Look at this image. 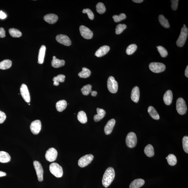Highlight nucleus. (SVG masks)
<instances>
[{"label":"nucleus","instance_id":"nucleus-33","mask_svg":"<svg viewBox=\"0 0 188 188\" xmlns=\"http://www.w3.org/2000/svg\"><path fill=\"white\" fill-rule=\"evenodd\" d=\"M168 164L171 166L175 165L177 163V158L174 155L170 154L168 155L167 157Z\"/></svg>","mask_w":188,"mask_h":188},{"label":"nucleus","instance_id":"nucleus-16","mask_svg":"<svg viewBox=\"0 0 188 188\" xmlns=\"http://www.w3.org/2000/svg\"><path fill=\"white\" fill-rule=\"evenodd\" d=\"M140 97V91L139 87L136 86L133 87L132 90L131 98V100L135 103L139 101Z\"/></svg>","mask_w":188,"mask_h":188},{"label":"nucleus","instance_id":"nucleus-5","mask_svg":"<svg viewBox=\"0 0 188 188\" xmlns=\"http://www.w3.org/2000/svg\"><path fill=\"white\" fill-rule=\"evenodd\" d=\"M150 70L154 73H160L166 70V66L159 62H151L149 66Z\"/></svg>","mask_w":188,"mask_h":188},{"label":"nucleus","instance_id":"nucleus-13","mask_svg":"<svg viewBox=\"0 0 188 188\" xmlns=\"http://www.w3.org/2000/svg\"><path fill=\"white\" fill-rule=\"evenodd\" d=\"M80 31L82 37L86 39H91L93 37V32L85 26H81L80 27Z\"/></svg>","mask_w":188,"mask_h":188},{"label":"nucleus","instance_id":"nucleus-7","mask_svg":"<svg viewBox=\"0 0 188 188\" xmlns=\"http://www.w3.org/2000/svg\"><path fill=\"white\" fill-rule=\"evenodd\" d=\"M108 88L109 91L112 93H115L118 91V83L113 76H110L108 79Z\"/></svg>","mask_w":188,"mask_h":188},{"label":"nucleus","instance_id":"nucleus-27","mask_svg":"<svg viewBox=\"0 0 188 188\" xmlns=\"http://www.w3.org/2000/svg\"><path fill=\"white\" fill-rule=\"evenodd\" d=\"M144 153L148 157H151L154 155V149L151 144H148L146 146L144 149Z\"/></svg>","mask_w":188,"mask_h":188},{"label":"nucleus","instance_id":"nucleus-47","mask_svg":"<svg viewBox=\"0 0 188 188\" xmlns=\"http://www.w3.org/2000/svg\"><path fill=\"white\" fill-rule=\"evenodd\" d=\"M6 174L5 172L0 171V177H3V176H6Z\"/></svg>","mask_w":188,"mask_h":188},{"label":"nucleus","instance_id":"nucleus-51","mask_svg":"<svg viewBox=\"0 0 188 188\" xmlns=\"http://www.w3.org/2000/svg\"><path fill=\"white\" fill-rule=\"evenodd\" d=\"M183 26H184V27H185V26H186L185 24H184Z\"/></svg>","mask_w":188,"mask_h":188},{"label":"nucleus","instance_id":"nucleus-17","mask_svg":"<svg viewBox=\"0 0 188 188\" xmlns=\"http://www.w3.org/2000/svg\"><path fill=\"white\" fill-rule=\"evenodd\" d=\"M58 16L53 14H49L46 15L44 17V20L46 22L50 24H55L58 20Z\"/></svg>","mask_w":188,"mask_h":188},{"label":"nucleus","instance_id":"nucleus-4","mask_svg":"<svg viewBox=\"0 0 188 188\" xmlns=\"http://www.w3.org/2000/svg\"><path fill=\"white\" fill-rule=\"evenodd\" d=\"M176 110L179 114L183 115L185 114L187 110L185 101L182 98H179L176 102Z\"/></svg>","mask_w":188,"mask_h":188},{"label":"nucleus","instance_id":"nucleus-46","mask_svg":"<svg viewBox=\"0 0 188 188\" xmlns=\"http://www.w3.org/2000/svg\"><path fill=\"white\" fill-rule=\"evenodd\" d=\"M7 17V16L2 11H0V18L1 19H4Z\"/></svg>","mask_w":188,"mask_h":188},{"label":"nucleus","instance_id":"nucleus-11","mask_svg":"<svg viewBox=\"0 0 188 188\" xmlns=\"http://www.w3.org/2000/svg\"><path fill=\"white\" fill-rule=\"evenodd\" d=\"M20 91L21 96L24 101L27 103H29L30 101V95L28 87L25 84H23L21 85Z\"/></svg>","mask_w":188,"mask_h":188},{"label":"nucleus","instance_id":"nucleus-32","mask_svg":"<svg viewBox=\"0 0 188 188\" xmlns=\"http://www.w3.org/2000/svg\"><path fill=\"white\" fill-rule=\"evenodd\" d=\"M65 76L62 74H60L57 76L54 77L53 80L54 81L53 85L55 86H58L59 82H63L65 80Z\"/></svg>","mask_w":188,"mask_h":188},{"label":"nucleus","instance_id":"nucleus-23","mask_svg":"<svg viewBox=\"0 0 188 188\" xmlns=\"http://www.w3.org/2000/svg\"><path fill=\"white\" fill-rule=\"evenodd\" d=\"M11 159V156L7 153L4 151H0V162H9L10 161Z\"/></svg>","mask_w":188,"mask_h":188},{"label":"nucleus","instance_id":"nucleus-9","mask_svg":"<svg viewBox=\"0 0 188 188\" xmlns=\"http://www.w3.org/2000/svg\"><path fill=\"white\" fill-rule=\"evenodd\" d=\"M33 164L37 175L38 179L39 181H42L43 180L44 171L42 165L39 162L37 161H34Z\"/></svg>","mask_w":188,"mask_h":188},{"label":"nucleus","instance_id":"nucleus-12","mask_svg":"<svg viewBox=\"0 0 188 188\" xmlns=\"http://www.w3.org/2000/svg\"><path fill=\"white\" fill-rule=\"evenodd\" d=\"M42 127L41 121L39 120H36L31 123L30 129L31 132L34 135H37L40 132Z\"/></svg>","mask_w":188,"mask_h":188},{"label":"nucleus","instance_id":"nucleus-37","mask_svg":"<svg viewBox=\"0 0 188 188\" xmlns=\"http://www.w3.org/2000/svg\"><path fill=\"white\" fill-rule=\"evenodd\" d=\"M96 10L100 14H104L106 10L104 5L102 3H99L96 5Z\"/></svg>","mask_w":188,"mask_h":188},{"label":"nucleus","instance_id":"nucleus-15","mask_svg":"<svg viewBox=\"0 0 188 188\" xmlns=\"http://www.w3.org/2000/svg\"><path fill=\"white\" fill-rule=\"evenodd\" d=\"M115 122L116 121L114 119H112L108 122L104 128V131L105 134L108 135L112 133Z\"/></svg>","mask_w":188,"mask_h":188},{"label":"nucleus","instance_id":"nucleus-36","mask_svg":"<svg viewBox=\"0 0 188 188\" xmlns=\"http://www.w3.org/2000/svg\"><path fill=\"white\" fill-rule=\"evenodd\" d=\"M137 48V47L136 44H131L127 48L126 51V54L128 55H131L136 50Z\"/></svg>","mask_w":188,"mask_h":188},{"label":"nucleus","instance_id":"nucleus-50","mask_svg":"<svg viewBox=\"0 0 188 188\" xmlns=\"http://www.w3.org/2000/svg\"><path fill=\"white\" fill-rule=\"evenodd\" d=\"M133 1L135 3H139L143 2V0H133Z\"/></svg>","mask_w":188,"mask_h":188},{"label":"nucleus","instance_id":"nucleus-45","mask_svg":"<svg viewBox=\"0 0 188 188\" xmlns=\"http://www.w3.org/2000/svg\"><path fill=\"white\" fill-rule=\"evenodd\" d=\"M5 31L4 28H0V37L4 38L5 37Z\"/></svg>","mask_w":188,"mask_h":188},{"label":"nucleus","instance_id":"nucleus-49","mask_svg":"<svg viewBox=\"0 0 188 188\" xmlns=\"http://www.w3.org/2000/svg\"><path fill=\"white\" fill-rule=\"evenodd\" d=\"M97 94V92L96 91H92L91 93V95L92 96L95 97L96 96Z\"/></svg>","mask_w":188,"mask_h":188},{"label":"nucleus","instance_id":"nucleus-30","mask_svg":"<svg viewBox=\"0 0 188 188\" xmlns=\"http://www.w3.org/2000/svg\"><path fill=\"white\" fill-rule=\"evenodd\" d=\"M77 119L81 123L85 124L87 121L86 114L85 112L81 111L78 112L77 115Z\"/></svg>","mask_w":188,"mask_h":188},{"label":"nucleus","instance_id":"nucleus-43","mask_svg":"<svg viewBox=\"0 0 188 188\" xmlns=\"http://www.w3.org/2000/svg\"><path fill=\"white\" fill-rule=\"evenodd\" d=\"M179 1L178 0H172L171 1V2L172 3L171 7L173 10L176 11L177 9Z\"/></svg>","mask_w":188,"mask_h":188},{"label":"nucleus","instance_id":"nucleus-29","mask_svg":"<svg viewBox=\"0 0 188 188\" xmlns=\"http://www.w3.org/2000/svg\"><path fill=\"white\" fill-rule=\"evenodd\" d=\"M91 74V72L89 69L83 67L82 68V71L78 73V75L80 78H87L90 76Z\"/></svg>","mask_w":188,"mask_h":188},{"label":"nucleus","instance_id":"nucleus-28","mask_svg":"<svg viewBox=\"0 0 188 188\" xmlns=\"http://www.w3.org/2000/svg\"><path fill=\"white\" fill-rule=\"evenodd\" d=\"M12 62L9 60H5L0 62V69L6 70L9 69L11 67Z\"/></svg>","mask_w":188,"mask_h":188},{"label":"nucleus","instance_id":"nucleus-21","mask_svg":"<svg viewBox=\"0 0 188 188\" xmlns=\"http://www.w3.org/2000/svg\"><path fill=\"white\" fill-rule=\"evenodd\" d=\"M97 114L94 116V120L95 122L100 121L105 116V112L103 109L97 108Z\"/></svg>","mask_w":188,"mask_h":188},{"label":"nucleus","instance_id":"nucleus-22","mask_svg":"<svg viewBox=\"0 0 188 188\" xmlns=\"http://www.w3.org/2000/svg\"><path fill=\"white\" fill-rule=\"evenodd\" d=\"M145 181L142 179H138L135 180L130 184V188H139L144 184Z\"/></svg>","mask_w":188,"mask_h":188},{"label":"nucleus","instance_id":"nucleus-52","mask_svg":"<svg viewBox=\"0 0 188 188\" xmlns=\"http://www.w3.org/2000/svg\"><path fill=\"white\" fill-rule=\"evenodd\" d=\"M166 159L167 160V157H166Z\"/></svg>","mask_w":188,"mask_h":188},{"label":"nucleus","instance_id":"nucleus-40","mask_svg":"<svg viewBox=\"0 0 188 188\" xmlns=\"http://www.w3.org/2000/svg\"><path fill=\"white\" fill-rule=\"evenodd\" d=\"M126 16L124 14H121L119 16L114 15L113 18L115 22H118L126 19Z\"/></svg>","mask_w":188,"mask_h":188},{"label":"nucleus","instance_id":"nucleus-39","mask_svg":"<svg viewBox=\"0 0 188 188\" xmlns=\"http://www.w3.org/2000/svg\"><path fill=\"white\" fill-rule=\"evenodd\" d=\"M126 25L124 24H118L115 29V30H116L115 33L117 34H121L122 32H123L124 30L126 28Z\"/></svg>","mask_w":188,"mask_h":188},{"label":"nucleus","instance_id":"nucleus-26","mask_svg":"<svg viewBox=\"0 0 188 188\" xmlns=\"http://www.w3.org/2000/svg\"><path fill=\"white\" fill-rule=\"evenodd\" d=\"M148 113L150 116L154 120H158L159 119V114L155 108L153 106H150L148 107Z\"/></svg>","mask_w":188,"mask_h":188},{"label":"nucleus","instance_id":"nucleus-42","mask_svg":"<svg viewBox=\"0 0 188 188\" xmlns=\"http://www.w3.org/2000/svg\"><path fill=\"white\" fill-rule=\"evenodd\" d=\"M83 14H86L88 16V17L91 20H93L94 19V15L91 10L89 9H85L82 11Z\"/></svg>","mask_w":188,"mask_h":188},{"label":"nucleus","instance_id":"nucleus-1","mask_svg":"<svg viewBox=\"0 0 188 188\" xmlns=\"http://www.w3.org/2000/svg\"><path fill=\"white\" fill-rule=\"evenodd\" d=\"M115 177L114 169L111 167L108 168L105 171L102 179L103 185L105 187H108L113 182Z\"/></svg>","mask_w":188,"mask_h":188},{"label":"nucleus","instance_id":"nucleus-6","mask_svg":"<svg viewBox=\"0 0 188 188\" xmlns=\"http://www.w3.org/2000/svg\"><path fill=\"white\" fill-rule=\"evenodd\" d=\"M126 145L128 147L133 148L136 146L137 141L136 135L133 132H130L127 135L126 140Z\"/></svg>","mask_w":188,"mask_h":188},{"label":"nucleus","instance_id":"nucleus-8","mask_svg":"<svg viewBox=\"0 0 188 188\" xmlns=\"http://www.w3.org/2000/svg\"><path fill=\"white\" fill-rule=\"evenodd\" d=\"M94 158V156L92 154H87L82 156L78 161V165L80 167L84 168L91 162Z\"/></svg>","mask_w":188,"mask_h":188},{"label":"nucleus","instance_id":"nucleus-3","mask_svg":"<svg viewBox=\"0 0 188 188\" xmlns=\"http://www.w3.org/2000/svg\"><path fill=\"white\" fill-rule=\"evenodd\" d=\"M49 170L51 174L57 178L62 177L63 174V171L60 166L56 163H53L49 166Z\"/></svg>","mask_w":188,"mask_h":188},{"label":"nucleus","instance_id":"nucleus-19","mask_svg":"<svg viewBox=\"0 0 188 188\" xmlns=\"http://www.w3.org/2000/svg\"><path fill=\"white\" fill-rule=\"evenodd\" d=\"M173 99L172 92L170 90L167 91L164 97V103L166 105H169L172 103Z\"/></svg>","mask_w":188,"mask_h":188},{"label":"nucleus","instance_id":"nucleus-18","mask_svg":"<svg viewBox=\"0 0 188 188\" xmlns=\"http://www.w3.org/2000/svg\"><path fill=\"white\" fill-rule=\"evenodd\" d=\"M110 47L108 46H102L95 52V55L98 57H101L105 55L109 51Z\"/></svg>","mask_w":188,"mask_h":188},{"label":"nucleus","instance_id":"nucleus-10","mask_svg":"<svg viewBox=\"0 0 188 188\" xmlns=\"http://www.w3.org/2000/svg\"><path fill=\"white\" fill-rule=\"evenodd\" d=\"M57 156V152L54 148H51L47 150L45 154V158L47 161L52 162L55 161Z\"/></svg>","mask_w":188,"mask_h":188},{"label":"nucleus","instance_id":"nucleus-41","mask_svg":"<svg viewBox=\"0 0 188 188\" xmlns=\"http://www.w3.org/2000/svg\"><path fill=\"white\" fill-rule=\"evenodd\" d=\"M183 148L186 153H188V137L185 136L182 140Z\"/></svg>","mask_w":188,"mask_h":188},{"label":"nucleus","instance_id":"nucleus-48","mask_svg":"<svg viewBox=\"0 0 188 188\" xmlns=\"http://www.w3.org/2000/svg\"><path fill=\"white\" fill-rule=\"evenodd\" d=\"M185 76L188 78V66H187V67L186 68V70H185Z\"/></svg>","mask_w":188,"mask_h":188},{"label":"nucleus","instance_id":"nucleus-14","mask_svg":"<svg viewBox=\"0 0 188 188\" xmlns=\"http://www.w3.org/2000/svg\"><path fill=\"white\" fill-rule=\"evenodd\" d=\"M56 40L60 44L65 46H69L71 45L72 42L68 36L64 34H60L56 37Z\"/></svg>","mask_w":188,"mask_h":188},{"label":"nucleus","instance_id":"nucleus-2","mask_svg":"<svg viewBox=\"0 0 188 188\" xmlns=\"http://www.w3.org/2000/svg\"><path fill=\"white\" fill-rule=\"evenodd\" d=\"M188 34V29L187 28L185 27H183L181 29V34L176 41V44L178 47H182L185 44L187 39Z\"/></svg>","mask_w":188,"mask_h":188},{"label":"nucleus","instance_id":"nucleus-20","mask_svg":"<svg viewBox=\"0 0 188 188\" xmlns=\"http://www.w3.org/2000/svg\"><path fill=\"white\" fill-rule=\"evenodd\" d=\"M65 61L61 60L56 58L55 56H53L51 62V65L53 67L55 68H58L65 65Z\"/></svg>","mask_w":188,"mask_h":188},{"label":"nucleus","instance_id":"nucleus-35","mask_svg":"<svg viewBox=\"0 0 188 188\" xmlns=\"http://www.w3.org/2000/svg\"><path fill=\"white\" fill-rule=\"evenodd\" d=\"M81 91L84 95H89L90 93H91L92 92V86L90 85H87L84 86L81 89Z\"/></svg>","mask_w":188,"mask_h":188},{"label":"nucleus","instance_id":"nucleus-25","mask_svg":"<svg viewBox=\"0 0 188 188\" xmlns=\"http://www.w3.org/2000/svg\"><path fill=\"white\" fill-rule=\"evenodd\" d=\"M67 106V103L65 100H62L57 102L56 108L57 111L61 112L65 110Z\"/></svg>","mask_w":188,"mask_h":188},{"label":"nucleus","instance_id":"nucleus-44","mask_svg":"<svg viewBox=\"0 0 188 188\" xmlns=\"http://www.w3.org/2000/svg\"><path fill=\"white\" fill-rule=\"evenodd\" d=\"M6 116L4 112L0 110V124L3 123L5 120Z\"/></svg>","mask_w":188,"mask_h":188},{"label":"nucleus","instance_id":"nucleus-31","mask_svg":"<svg viewBox=\"0 0 188 188\" xmlns=\"http://www.w3.org/2000/svg\"><path fill=\"white\" fill-rule=\"evenodd\" d=\"M159 20L160 24L163 27L166 28H168L170 27V24L168 20L162 15L159 16Z\"/></svg>","mask_w":188,"mask_h":188},{"label":"nucleus","instance_id":"nucleus-34","mask_svg":"<svg viewBox=\"0 0 188 188\" xmlns=\"http://www.w3.org/2000/svg\"><path fill=\"white\" fill-rule=\"evenodd\" d=\"M10 34L13 37H20L22 36V33L21 31L16 29L11 28L9 30Z\"/></svg>","mask_w":188,"mask_h":188},{"label":"nucleus","instance_id":"nucleus-38","mask_svg":"<svg viewBox=\"0 0 188 188\" xmlns=\"http://www.w3.org/2000/svg\"><path fill=\"white\" fill-rule=\"evenodd\" d=\"M158 52H159L161 57H165L168 55V53L165 48L162 46H159L157 47Z\"/></svg>","mask_w":188,"mask_h":188},{"label":"nucleus","instance_id":"nucleus-24","mask_svg":"<svg viewBox=\"0 0 188 188\" xmlns=\"http://www.w3.org/2000/svg\"><path fill=\"white\" fill-rule=\"evenodd\" d=\"M46 49L45 46L44 45L41 46L39 49L38 56V62L39 64H42L44 62Z\"/></svg>","mask_w":188,"mask_h":188}]
</instances>
